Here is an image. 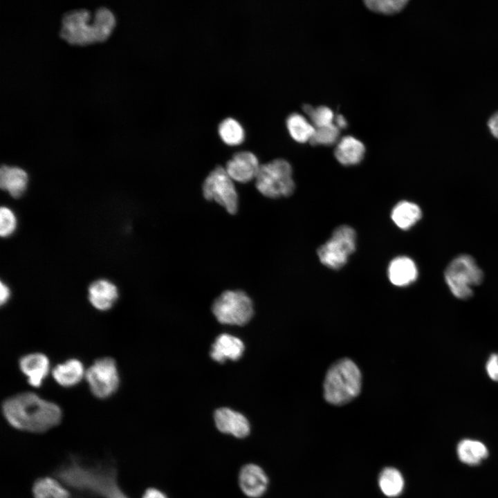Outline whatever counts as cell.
Returning a JSON list of instances; mask_svg holds the SVG:
<instances>
[{
	"label": "cell",
	"mask_w": 498,
	"mask_h": 498,
	"mask_svg": "<svg viewBox=\"0 0 498 498\" xmlns=\"http://www.w3.org/2000/svg\"><path fill=\"white\" fill-rule=\"evenodd\" d=\"M388 276L390 282L397 286H406L418 277V268L415 262L408 257L400 256L394 259L389 265Z\"/></svg>",
	"instance_id": "17"
},
{
	"label": "cell",
	"mask_w": 498,
	"mask_h": 498,
	"mask_svg": "<svg viewBox=\"0 0 498 498\" xmlns=\"http://www.w3.org/2000/svg\"><path fill=\"white\" fill-rule=\"evenodd\" d=\"M334 122V124L339 129L345 128L347 126V120L345 119L344 116L341 114H338L335 116Z\"/></svg>",
	"instance_id": "35"
},
{
	"label": "cell",
	"mask_w": 498,
	"mask_h": 498,
	"mask_svg": "<svg viewBox=\"0 0 498 498\" xmlns=\"http://www.w3.org/2000/svg\"><path fill=\"white\" fill-rule=\"evenodd\" d=\"M10 296L9 287L3 282H1V304L3 305L8 302Z\"/></svg>",
	"instance_id": "34"
},
{
	"label": "cell",
	"mask_w": 498,
	"mask_h": 498,
	"mask_svg": "<svg viewBox=\"0 0 498 498\" xmlns=\"http://www.w3.org/2000/svg\"><path fill=\"white\" fill-rule=\"evenodd\" d=\"M420 207L414 203L403 201L393 208L391 217L395 225L402 230L413 227L421 218Z\"/></svg>",
	"instance_id": "22"
},
{
	"label": "cell",
	"mask_w": 498,
	"mask_h": 498,
	"mask_svg": "<svg viewBox=\"0 0 498 498\" xmlns=\"http://www.w3.org/2000/svg\"><path fill=\"white\" fill-rule=\"evenodd\" d=\"M214 421L217 430L225 434L243 439L250 433V424L248 418L240 412L228 407L215 410Z\"/></svg>",
	"instance_id": "13"
},
{
	"label": "cell",
	"mask_w": 498,
	"mask_h": 498,
	"mask_svg": "<svg viewBox=\"0 0 498 498\" xmlns=\"http://www.w3.org/2000/svg\"><path fill=\"white\" fill-rule=\"evenodd\" d=\"M456 453L463 463L474 465L485 459L488 456V451L481 441L465 439L458 443Z\"/></svg>",
	"instance_id": "24"
},
{
	"label": "cell",
	"mask_w": 498,
	"mask_h": 498,
	"mask_svg": "<svg viewBox=\"0 0 498 498\" xmlns=\"http://www.w3.org/2000/svg\"><path fill=\"white\" fill-rule=\"evenodd\" d=\"M202 191L208 201H214L225 208L230 214L238 210L239 198L234 181L225 167L217 166L205 178Z\"/></svg>",
	"instance_id": "9"
},
{
	"label": "cell",
	"mask_w": 498,
	"mask_h": 498,
	"mask_svg": "<svg viewBox=\"0 0 498 498\" xmlns=\"http://www.w3.org/2000/svg\"><path fill=\"white\" fill-rule=\"evenodd\" d=\"M488 127L491 134L498 139V111L490 118Z\"/></svg>",
	"instance_id": "33"
},
{
	"label": "cell",
	"mask_w": 498,
	"mask_h": 498,
	"mask_svg": "<svg viewBox=\"0 0 498 498\" xmlns=\"http://www.w3.org/2000/svg\"><path fill=\"white\" fill-rule=\"evenodd\" d=\"M339 134L340 129L333 123L327 126L315 128L309 142L313 145H331L338 140Z\"/></svg>",
	"instance_id": "29"
},
{
	"label": "cell",
	"mask_w": 498,
	"mask_h": 498,
	"mask_svg": "<svg viewBox=\"0 0 498 498\" xmlns=\"http://www.w3.org/2000/svg\"><path fill=\"white\" fill-rule=\"evenodd\" d=\"M2 414L12 428L32 434H44L59 425L62 410L56 403L33 392H24L6 398Z\"/></svg>",
	"instance_id": "2"
},
{
	"label": "cell",
	"mask_w": 498,
	"mask_h": 498,
	"mask_svg": "<svg viewBox=\"0 0 498 498\" xmlns=\"http://www.w3.org/2000/svg\"><path fill=\"white\" fill-rule=\"evenodd\" d=\"M115 24L113 14L107 8H98L93 14L84 9L75 10L62 17L59 35L70 44L84 45L104 40Z\"/></svg>",
	"instance_id": "3"
},
{
	"label": "cell",
	"mask_w": 498,
	"mask_h": 498,
	"mask_svg": "<svg viewBox=\"0 0 498 498\" xmlns=\"http://www.w3.org/2000/svg\"><path fill=\"white\" fill-rule=\"evenodd\" d=\"M365 153L364 144L353 136L343 137L337 144L334 155L337 160L344 165L358 164Z\"/></svg>",
	"instance_id": "18"
},
{
	"label": "cell",
	"mask_w": 498,
	"mask_h": 498,
	"mask_svg": "<svg viewBox=\"0 0 498 498\" xmlns=\"http://www.w3.org/2000/svg\"><path fill=\"white\" fill-rule=\"evenodd\" d=\"M303 110L309 116L315 128L334 123L335 116L333 112L328 107L320 106L314 108L311 105L305 104L303 107Z\"/></svg>",
	"instance_id": "27"
},
{
	"label": "cell",
	"mask_w": 498,
	"mask_h": 498,
	"mask_svg": "<svg viewBox=\"0 0 498 498\" xmlns=\"http://www.w3.org/2000/svg\"><path fill=\"white\" fill-rule=\"evenodd\" d=\"M28 181V174L19 167L3 165L0 169V186L14 198L24 194Z\"/></svg>",
	"instance_id": "19"
},
{
	"label": "cell",
	"mask_w": 498,
	"mask_h": 498,
	"mask_svg": "<svg viewBox=\"0 0 498 498\" xmlns=\"http://www.w3.org/2000/svg\"><path fill=\"white\" fill-rule=\"evenodd\" d=\"M142 498H168V497L162 490L156 488L150 487L145 490Z\"/></svg>",
	"instance_id": "32"
},
{
	"label": "cell",
	"mask_w": 498,
	"mask_h": 498,
	"mask_svg": "<svg viewBox=\"0 0 498 498\" xmlns=\"http://www.w3.org/2000/svg\"><path fill=\"white\" fill-rule=\"evenodd\" d=\"M85 377L91 393L100 399L111 397L119 387L117 365L110 357L95 360L86 370Z\"/></svg>",
	"instance_id": "10"
},
{
	"label": "cell",
	"mask_w": 498,
	"mask_h": 498,
	"mask_svg": "<svg viewBox=\"0 0 498 498\" xmlns=\"http://www.w3.org/2000/svg\"><path fill=\"white\" fill-rule=\"evenodd\" d=\"M261 165L257 156L250 151H240L233 154L226 163L225 169L229 176L241 183L255 179Z\"/></svg>",
	"instance_id": "11"
},
{
	"label": "cell",
	"mask_w": 498,
	"mask_h": 498,
	"mask_svg": "<svg viewBox=\"0 0 498 498\" xmlns=\"http://www.w3.org/2000/svg\"><path fill=\"white\" fill-rule=\"evenodd\" d=\"M31 492L33 498H73L71 492L53 476L36 479Z\"/></svg>",
	"instance_id": "20"
},
{
	"label": "cell",
	"mask_w": 498,
	"mask_h": 498,
	"mask_svg": "<svg viewBox=\"0 0 498 498\" xmlns=\"http://www.w3.org/2000/svg\"><path fill=\"white\" fill-rule=\"evenodd\" d=\"M241 492L249 498H260L267 491L269 479L264 470L255 463L243 465L238 474Z\"/></svg>",
	"instance_id": "12"
},
{
	"label": "cell",
	"mask_w": 498,
	"mask_h": 498,
	"mask_svg": "<svg viewBox=\"0 0 498 498\" xmlns=\"http://www.w3.org/2000/svg\"><path fill=\"white\" fill-rule=\"evenodd\" d=\"M255 186L268 198L290 196L295 189L290 164L283 158H277L261 165L255 178Z\"/></svg>",
	"instance_id": "6"
},
{
	"label": "cell",
	"mask_w": 498,
	"mask_h": 498,
	"mask_svg": "<svg viewBox=\"0 0 498 498\" xmlns=\"http://www.w3.org/2000/svg\"><path fill=\"white\" fill-rule=\"evenodd\" d=\"M217 320L225 324L243 326L253 315L252 302L242 290H225L212 304Z\"/></svg>",
	"instance_id": "7"
},
{
	"label": "cell",
	"mask_w": 498,
	"mask_h": 498,
	"mask_svg": "<svg viewBox=\"0 0 498 498\" xmlns=\"http://www.w3.org/2000/svg\"><path fill=\"white\" fill-rule=\"evenodd\" d=\"M484 275L475 259L468 255L454 257L444 272V278L452 294L459 299H470L474 288L480 285Z\"/></svg>",
	"instance_id": "5"
},
{
	"label": "cell",
	"mask_w": 498,
	"mask_h": 498,
	"mask_svg": "<svg viewBox=\"0 0 498 498\" xmlns=\"http://www.w3.org/2000/svg\"><path fill=\"white\" fill-rule=\"evenodd\" d=\"M378 486L384 495L389 498L398 497L403 491L405 481L401 472L394 467H385L378 477Z\"/></svg>",
	"instance_id": "23"
},
{
	"label": "cell",
	"mask_w": 498,
	"mask_h": 498,
	"mask_svg": "<svg viewBox=\"0 0 498 498\" xmlns=\"http://www.w3.org/2000/svg\"><path fill=\"white\" fill-rule=\"evenodd\" d=\"M356 235L355 230L348 225L338 227L330 239L317 250V255L322 264L326 266L338 269L347 261L356 249Z\"/></svg>",
	"instance_id": "8"
},
{
	"label": "cell",
	"mask_w": 498,
	"mask_h": 498,
	"mask_svg": "<svg viewBox=\"0 0 498 498\" xmlns=\"http://www.w3.org/2000/svg\"><path fill=\"white\" fill-rule=\"evenodd\" d=\"M19 365L33 387H39L49 372L50 362L47 356L41 353H33L21 358Z\"/></svg>",
	"instance_id": "14"
},
{
	"label": "cell",
	"mask_w": 498,
	"mask_h": 498,
	"mask_svg": "<svg viewBox=\"0 0 498 498\" xmlns=\"http://www.w3.org/2000/svg\"><path fill=\"white\" fill-rule=\"evenodd\" d=\"M17 219L13 212L7 207L0 210V234L3 237H8L15 230Z\"/></svg>",
	"instance_id": "30"
},
{
	"label": "cell",
	"mask_w": 498,
	"mask_h": 498,
	"mask_svg": "<svg viewBox=\"0 0 498 498\" xmlns=\"http://www.w3.org/2000/svg\"><path fill=\"white\" fill-rule=\"evenodd\" d=\"M118 298V288L107 279L93 282L89 288V300L93 307L100 311L112 308Z\"/></svg>",
	"instance_id": "15"
},
{
	"label": "cell",
	"mask_w": 498,
	"mask_h": 498,
	"mask_svg": "<svg viewBox=\"0 0 498 498\" xmlns=\"http://www.w3.org/2000/svg\"><path fill=\"white\" fill-rule=\"evenodd\" d=\"M51 474L73 498H130L118 483L113 460L93 461L70 454Z\"/></svg>",
	"instance_id": "1"
},
{
	"label": "cell",
	"mask_w": 498,
	"mask_h": 498,
	"mask_svg": "<svg viewBox=\"0 0 498 498\" xmlns=\"http://www.w3.org/2000/svg\"><path fill=\"white\" fill-rule=\"evenodd\" d=\"M218 132L223 142L228 145H240L245 138V131L241 124L235 118L228 117L221 121Z\"/></svg>",
	"instance_id": "26"
},
{
	"label": "cell",
	"mask_w": 498,
	"mask_h": 498,
	"mask_svg": "<svg viewBox=\"0 0 498 498\" xmlns=\"http://www.w3.org/2000/svg\"><path fill=\"white\" fill-rule=\"evenodd\" d=\"M244 350L243 342L233 335L223 333L218 336L212 345L211 358L223 363L226 360H237L242 356Z\"/></svg>",
	"instance_id": "16"
},
{
	"label": "cell",
	"mask_w": 498,
	"mask_h": 498,
	"mask_svg": "<svg viewBox=\"0 0 498 498\" xmlns=\"http://www.w3.org/2000/svg\"><path fill=\"white\" fill-rule=\"evenodd\" d=\"M85 374L82 362L73 358L58 364L52 371L55 380L64 387L76 385L82 380Z\"/></svg>",
	"instance_id": "21"
},
{
	"label": "cell",
	"mask_w": 498,
	"mask_h": 498,
	"mask_svg": "<svg viewBox=\"0 0 498 498\" xmlns=\"http://www.w3.org/2000/svg\"><path fill=\"white\" fill-rule=\"evenodd\" d=\"M286 127L291 138L297 142L310 141L315 128L302 115L297 113L290 114L286 119Z\"/></svg>",
	"instance_id": "25"
},
{
	"label": "cell",
	"mask_w": 498,
	"mask_h": 498,
	"mask_svg": "<svg viewBox=\"0 0 498 498\" xmlns=\"http://www.w3.org/2000/svg\"><path fill=\"white\" fill-rule=\"evenodd\" d=\"M361 387V374L350 359H342L329 369L324 383L325 400L333 405H344L356 397Z\"/></svg>",
	"instance_id": "4"
},
{
	"label": "cell",
	"mask_w": 498,
	"mask_h": 498,
	"mask_svg": "<svg viewBox=\"0 0 498 498\" xmlns=\"http://www.w3.org/2000/svg\"><path fill=\"white\" fill-rule=\"evenodd\" d=\"M486 368L489 378L493 381L498 382V353H492L488 358Z\"/></svg>",
	"instance_id": "31"
},
{
	"label": "cell",
	"mask_w": 498,
	"mask_h": 498,
	"mask_svg": "<svg viewBox=\"0 0 498 498\" xmlns=\"http://www.w3.org/2000/svg\"><path fill=\"white\" fill-rule=\"evenodd\" d=\"M407 0H367L366 6L371 10L385 15L395 14L402 10Z\"/></svg>",
	"instance_id": "28"
}]
</instances>
